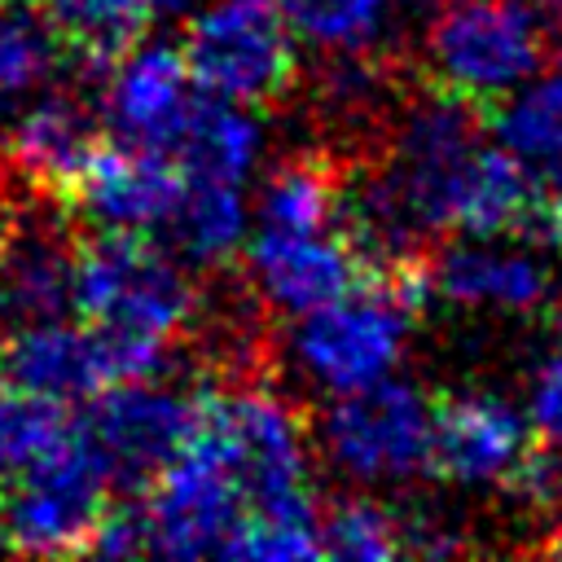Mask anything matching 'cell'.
<instances>
[{"instance_id": "1", "label": "cell", "mask_w": 562, "mask_h": 562, "mask_svg": "<svg viewBox=\"0 0 562 562\" xmlns=\"http://www.w3.org/2000/svg\"><path fill=\"white\" fill-rule=\"evenodd\" d=\"M70 312L79 321L149 342H176L198 312L189 277L145 233L92 228L75 241Z\"/></svg>"}, {"instance_id": "2", "label": "cell", "mask_w": 562, "mask_h": 562, "mask_svg": "<svg viewBox=\"0 0 562 562\" xmlns=\"http://www.w3.org/2000/svg\"><path fill=\"white\" fill-rule=\"evenodd\" d=\"M544 26L522 0H457L426 31L430 88L492 110L544 66Z\"/></svg>"}, {"instance_id": "3", "label": "cell", "mask_w": 562, "mask_h": 562, "mask_svg": "<svg viewBox=\"0 0 562 562\" xmlns=\"http://www.w3.org/2000/svg\"><path fill=\"white\" fill-rule=\"evenodd\" d=\"M189 79L206 97L237 105L281 101L299 75L294 35L272 0H215L206 4L180 48Z\"/></svg>"}, {"instance_id": "4", "label": "cell", "mask_w": 562, "mask_h": 562, "mask_svg": "<svg viewBox=\"0 0 562 562\" xmlns=\"http://www.w3.org/2000/svg\"><path fill=\"white\" fill-rule=\"evenodd\" d=\"M435 404L395 373L334 395L321 417L325 461L356 483H404L430 470Z\"/></svg>"}, {"instance_id": "5", "label": "cell", "mask_w": 562, "mask_h": 562, "mask_svg": "<svg viewBox=\"0 0 562 562\" xmlns=\"http://www.w3.org/2000/svg\"><path fill=\"white\" fill-rule=\"evenodd\" d=\"M110 474L79 430L35 461L31 470L0 483V536L18 553H88L97 518L110 505Z\"/></svg>"}, {"instance_id": "6", "label": "cell", "mask_w": 562, "mask_h": 562, "mask_svg": "<svg viewBox=\"0 0 562 562\" xmlns=\"http://www.w3.org/2000/svg\"><path fill=\"white\" fill-rule=\"evenodd\" d=\"M140 505H145V527H149V553H167V558L220 553L224 536L246 514L224 439L202 417V408H198L193 435L149 479Z\"/></svg>"}, {"instance_id": "7", "label": "cell", "mask_w": 562, "mask_h": 562, "mask_svg": "<svg viewBox=\"0 0 562 562\" xmlns=\"http://www.w3.org/2000/svg\"><path fill=\"white\" fill-rule=\"evenodd\" d=\"M408 321L413 312L400 307L395 294L369 272L356 290L303 312L290 347L312 382H321L329 395H342L395 373Z\"/></svg>"}, {"instance_id": "8", "label": "cell", "mask_w": 562, "mask_h": 562, "mask_svg": "<svg viewBox=\"0 0 562 562\" xmlns=\"http://www.w3.org/2000/svg\"><path fill=\"white\" fill-rule=\"evenodd\" d=\"M83 404L88 408L79 417V430L92 443L97 461L105 465L110 487L136 496L193 435L202 391L189 395L162 386L158 378H140V382L105 386Z\"/></svg>"}, {"instance_id": "9", "label": "cell", "mask_w": 562, "mask_h": 562, "mask_svg": "<svg viewBox=\"0 0 562 562\" xmlns=\"http://www.w3.org/2000/svg\"><path fill=\"white\" fill-rule=\"evenodd\" d=\"M180 189H184V171L167 154L105 136L88 154V162L79 167V176L70 180L57 206L61 215H75L88 228H123V233L158 237L180 202Z\"/></svg>"}, {"instance_id": "10", "label": "cell", "mask_w": 562, "mask_h": 562, "mask_svg": "<svg viewBox=\"0 0 562 562\" xmlns=\"http://www.w3.org/2000/svg\"><path fill=\"white\" fill-rule=\"evenodd\" d=\"M527 452L531 426L501 395H457L439 400L430 413V470L448 483H505Z\"/></svg>"}, {"instance_id": "11", "label": "cell", "mask_w": 562, "mask_h": 562, "mask_svg": "<svg viewBox=\"0 0 562 562\" xmlns=\"http://www.w3.org/2000/svg\"><path fill=\"white\" fill-rule=\"evenodd\" d=\"M246 263H250L255 290L281 316H303V312L356 290L369 277V263L334 228H325V233L259 228L255 241L246 246Z\"/></svg>"}, {"instance_id": "12", "label": "cell", "mask_w": 562, "mask_h": 562, "mask_svg": "<svg viewBox=\"0 0 562 562\" xmlns=\"http://www.w3.org/2000/svg\"><path fill=\"white\" fill-rule=\"evenodd\" d=\"M193 97L198 88L189 79V66L171 44H132L105 70V123L123 145L171 154Z\"/></svg>"}, {"instance_id": "13", "label": "cell", "mask_w": 562, "mask_h": 562, "mask_svg": "<svg viewBox=\"0 0 562 562\" xmlns=\"http://www.w3.org/2000/svg\"><path fill=\"white\" fill-rule=\"evenodd\" d=\"M101 140H105L101 114L83 97L44 92L35 105H22L0 158L13 176H22L31 184V193H40L57 206Z\"/></svg>"}, {"instance_id": "14", "label": "cell", "mask_w": 562, "mask_h": 562, "mask_svg": "<svg viewBox=\"0 0 562 562\" xmlns=\"http://www.w3.org/2000/svg\"><path fill=\"white\" fill-rule=\"evenodd\" d=\"M70 259L75 241L61 224L13 220L0 246V334L70 312Z\"/></svg>"}, {"instance_id": "15", "label": "cell", "mask_w": 562, "mask_h": 562, "mask_svg": "<svg viewBox=\"0 0 562 562\" xmlns=\"http://www.w3.org/2000/svg\"><path fill=\"white\" fill-rule=\"evenodd\" d=\"M540 180L501 145H474L465 158L452 198H448V228L461 237H509L522 233L536 215Z\"/></svg>"}, {"instance_id": "16", "label": "cell", "mask_w": 562, "mask_h": 562, "mask_svg": "<svg viewBox=\"0 0 562 562\" xmlns=\"http://www.w3.org/2000/svg\"><path fill=\"white\" fill-rule=\"evenodd\" d=\"M430 285L452 303L527 312L544 303L549 268L527 250H501V246H487L483 237H465L461 246H448L430 263Z\"/></svg>"}, {"instance_id": "17", "label": "cell", "mask_w": 562, "mask_h": 562, "mask_svg": "<svg viewBox=\"0 0 562 562\" xmlns=\"http://www.w3.org/2000/svg\"><path fill=\"white\" fill-rule=\"evenodd\" d=\"M255 154H259V123H255L250 105L198 92L167 158L193 180L241 184L255 167Z\"/></svg>"}, {"instance_id": "18", "label": "cell", "mask_w": 562, "mask_h": 562, "mask_svg": "<svg viewBox=\"0 0 562 562\" xmlns=\"http://www.w3.org/2000/svg\"><path fill=\"white\" fill-rule=\"evenodd\" d=\"M501 149L514 154L540 184L562 180V70L531 75L509 97H501L487 114Z\"/></svg>"}, {"instance_id": "19", "label": "cell", "mask_w": 562, "mask_h": 562, "mask_svg": "<svg viewBox=\"0 0 562 562\" xmlns=\"http://www.w3.org/2000/svg\"><path fill=\"white\" fill-rule=\"evenodd\" d=\"M31 4L53 22L70 61L101 79L154 22L149 0H31Z\"/></svg>"}, {"instance_id": "20", "label": "cell", "mask_w": 562, "mask_h": 562, "mask_svg": "<svg viewBox=\"0 0 562 562\" xmlns=\"http://www.w3.org/2000/svg\"><path fill=\"white\" fill-rule=\"evenodd\" d=\"M158 237H167L171 250L189 263L233 259L246 241V202H241L237 184L184 176L180 202H176V211H171V220L162 224Z\"/></svg>"}, {"instance_id": "21", "label": "cell", "mask_w": 562, "mask_h": 562, "mask_svg": "<svg viewBox=\"0 0 562 562\" xmlns=\"http://www.w3.org/2000/svg\"><path fill=\"white\" fill-rule=\"evenodd\" d=\"M338 198L342 180L316 162V158H294L281 162L259 193V228L272 233H325L338 220Z\"/></svg>"}, {"instance_id": "22", "label": "cell", "mask_w": 562, "mask_h": 562, "mask_svg": "<svg viewBox=\"0 0 562 562\" xmlns=\"http://www.w3.org/2000/svg\"><path fill=\"white\" fill-rule=\"evenodd\" d=\"M75 435L66 404L0 378V483L31 470Z\"/></svg>"}, {"instance_id": "23", "label": "cell", "mask_w": 562, "mask_h": 562, "mask_svg": "<svg viewBox=\"0 0 562 562\" xmlns=\"http://www.w3.org/2000/svg\"><path fill=\"white\" fill-rule=\"evenodd\" d=\"M70 61L61 35L35 4H4L0 9V97L22 101L53 83V75Z\"/></svg>"}, {"instance_id": "24", "label": "cell", "mask_w": 562, "mask_h": 562, "mask_svg": "<svg viewBox=\"0 0 562 562\" xmlns=\"http://www.w3.org/2000/svg\"><path fill=\"white\" fill-rule=\"evenodd\" d=\"M272 4L294 40L342 57L364 53L395 18V0H272Z\"/></svg>"}, {"instance_id": "25", "label": "cell", "mask_w": 562, "mask_h": 562, "mask_svg": "<svg viewBox=\"0 0 562 562\" xmlns=\"http://www.w3.org/2000/svg\"><path fill=\"white\" fill-rule=\"evenodd\" d=\"M321 558H342V562H386L404 553V518L369 496L334 505L321 522Z\"/></svg>"}, {"instance_id": "26", "label": "cell", "mask_w": 562, "mask_h": 562, "mask_svg": "<svg viewBox=\"0 0 562 562\" xmlns=\"http://www.w3.org/2000/svg\"><path fill=\"white\" fill-rule=\"evenodd\" d=\"M527 426H531L549 448H562V351H558V356L536 373V382H531Z\"/></svg>"}, {"instance_id": "27", "label": "cell", "mask_w": 562, "mask_h": 562, "mask_svg": "<svg viewBox=\"0 0 562 562\" xmlns=\"http://www.w3.org/2000/svg\"><path fill=\"white\" fill-rule=\"evenodd\" d=\"M531 224L544 233V241L553 246V250H562V180L549 189V193H540V202H536V215H531Z\"/></svg>"}, {"instance_id": "28", "label": "cell", "mask_w": 562, "mask_h": 562, "mask_svg": "<svg viewBox=\"0 0 562 562\" xmlns=\"http://www.w3.org/2000/svg\"><path fill=\"white\" fill-rule=\"evenodd\" d=\"M13 220H18V202L9 198V184L0 180V246H4V237H9V228H13Z\"/></svg>"}, {"instance_id": "29", "label": "cell", "mask_w": 562, "mask_h": 562, "mask_svg": "<svg viewBox=\"0 0 562 562\" xmlns=\"http://www.w3.org/2000/svg\"><path fill=\"white\" fill-rule=\"evenodd\" d=\"M193 0H149V9H154V18H171V13H184Z\"/></svg>"}, {"instance_id": "30", "label": "cell", "mask_w": 562, "mask_h": 562, "mask_svg": "<svg viewBox=\"0 0 562 562\" xmlns=\"http://www.w3.org/2000/svg\"><path fill=\"white\" fill-rule=\"evenodd\" d=\"M536 9H549V13H562V0H531Z\"/></svg>"}, {"instance_id": "31", "label": "cell", "mask_w": 562, "mask_h": 562, "mask_svg": "<svg viewBox=\"0 0 562 562\" xmlns=\"http://www.w3.org/2000/svg\"><path fill=\"white\" fill-rule=\"evenodd\" d=\"M4 4H13V0H0V9H4Z\"/></svg>"}, {"instance_id": "32", "label": "cell", "mask_w": 562, "mask_h": 562, "mask_svg": "<svg viewBox=\"0 0 562 562\" xmlns=\"http://www.w3.org/2000/svg\"><path fill=\"white\" fill-rule=\"evenodd\" d=\"M0 549H4V536H0Z\"/></svg>"}]
</instances>
